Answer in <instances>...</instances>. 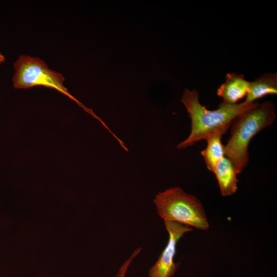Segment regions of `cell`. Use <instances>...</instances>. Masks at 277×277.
Instances as JSON below:
<instances>
[{"label": "cell", "instance_id": "6da1fadb", "mask_svg": "<svg viewBox=\"0 0 277 277\" xmlns=\"http://www.w3.org/2000/svg\"><path fill=\"white\" fill-rule=\"evenodd\" d=\"M186 107L191 120V132L189 136L177 145L178 149L191 146L217 130L227 131L233 120L239 114L260 103L254 102L239 104L221 103L214 110L207 109L199 101V92L195 89H185L181 100Z\"/></svg>", "mask_w": 277, "mask_h": 277}, {"label": "cell", "instance_id": "7a4b0ae2", "mask_svg": "<svg viewBox=\"0 0 277 277\" xmlns=\"http://www.w3.org/2000/svg\"><path fill=\"white\" fill-rule=\"evenodd\" d=\"M276 118L274 105L268 101L237 115L232 121L231 135L224 145L225 156L234 165L238 174L247 166L248 151L252 138L271 125Z\"/></svg>", "mask_w": 277, "mask_h": 277}, {"label": "cell", "instance_id": "3957f363", "mask_svg": "<svg viewBox=\"0 0 277 277\" xmlns=\"http://www.w3.org/2000/svg\"><path fill=\"white\" fill-rule=\"evenodd\" d=\"M157 214L164 221L207 230L209 223L204 206L194 195L180 187L159 192L153 200Z\"/></svg>", "mask_w": 277, "mask_h": 277}, {"label": "cell", "instance_id": "277c9868", "mask_svg": "<svg viewBox=\"0 0 277 277\" xmlns=\"http://www.w3.org/2000/svg\"><path fill=\"white\" fill-rule=\"evenodd\" d=\"M14 69L15 73L12 77V82L15 89H28L36 86L53 88L68 95L91 115L93 114L92 111L70 94L64 85V76L50 69L41 58L21 55L14 63Z\"/></svg>", "mask_w": 277, "mask_h": 277}, {"label": "cell", "instance_id": "5b68a950", "mask_svg": "<svg viewBox=\"0 0 277 277\" xmlns=\"http://www.w3.org/2000/svg\"><path fill=\"white\" fill-rule=\"evenodd\" d=\"M164 224L169 235L168 241L157 260L149 269L148 277L174 276L180 265L179 262L174 261L177 242L184 234L193 230L176 222L164 221Z\"/></svg>", "mask_w": 277, "mask_h": 277}, {"label": "cell", "instance_id": "8992f818", "mask_svg": "<svg viewBox=\"0 0 277 277\" xmlns=\"http://www.w3.org/2000/svg\"><path fill=\"white\" fill-rule=\"evenodd\" d=\"M250 82L242 74L229 73L225 76V81L217 89V95L222 98L223 103L234 104L246 96Z\"/></svg>", "mask_w": 277, "mask_h": 277}, {"label": "cell", "instance_id": "52a82bcc", "mask_svg": "<svg viewBox=\"0 0 277 277\" xmlns=\"http://www.w3.org/2000/svg\"><path fill=\"white\" fill-rule=\"evenodd\" d=\"M213 173L223 196L231 195L236 191L239 182L236 177L238 173L229 159L224 156L220 161Z\"/></svg>", "mask_w": 277, "mask_h": 277}, {"label": "cell", "instance_id": "ba28073f", "mask_svg": "<svg viewBox=\"0 0 277 277\" xmlns=\"http://www.w3.org/2000/svg\"><path fill=\"white\" fill-rule=\"evenodd\" d=\"M276 94L277 73H266L250 82L244 102L254 103L266 95Z\"/></svg>", "mask_w": 277, "mask_h": 277}, {"label": "cell", "instance_id": "9c48e42d", "mask_svg": "<svg viewBox=\"0 0 277 277\" xmlns=\"http://www.w3.org/2000/svg\"><path fill=\"white\" fill-rule=\"evenodd\" d=\"M226 132L225 130H217L208 136L205 139L207 142V147L201 152L207 169L213 173L219 162L225 156L222 137Z\"/></svg>", "mask_w": 277, "mask_h": 277}, {"label": "cell", "instance_id": "30bf717a", "mask_svg": "<svg viewBox=\"0 0 277 277\" xmlns=\"http://www.w3.org/2000/svg\"><path fill=\"white\" fill-rule=\"evenodd\" d=\"M142 248L140 247L136 249L131 256L119 268L116 275L114 277H125L128 269L131 264L132 260L141 252Z\"/></svg>", "mask_w": 277, "mask_h": 277}, {"label": "cell", "instance_id": "8fae6325", "mask_svg": "<svg viewBox=\"0 0 277 277\" xmlns=\"http://www.w3.org/2000/svg\"><path fill=\"white\" fill-rule=\"evenodd\" d=\"M5 61V57L0 52V64H3Z\"/></svg>", "mask_w": 277, "mask_h": 277}]
</instances>
